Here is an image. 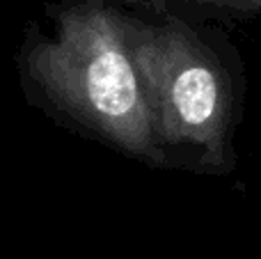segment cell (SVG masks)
Wrapping results in <instances>:
<instances>
[{
  "label": "cell",
  "mask_w": 261,
  "mask_h": 259,
  "mask_svg": "<svg viewBox=\"0 0 261 259\" xmlns=\"http://www.w3.org/2000/svg\"><path fill=\"white\" fill-rule=\"evenodd\" d=\"M28 71L60 110L108 145L153 168L167 165L122 14L96 5L67 9L53 41L32 48Z\"/></svg>",
  "instance_id": "obj_1"
},
{
  "label": "cell",
  "mask_w": 261,
  "mask_h": 259,
  "mask_svg": "<svg viewBox=\"0 0 261 259\" xmlns=\"http://www.w3.org/2000/svg\"><path fill=\"white\" fill-rule=\"evenodd\" d=\"M124 23L161 147L193 151L204 170H229L231 85L216 55L181 23Z\"/></svg>",
  "instance_id": "obj_2"
},
{
  "label": "cell",
  "mask_w": 261,
  "mask_h": 259,
  "mask_svg": "<svg viewBox=\"0 0 261 259\" xmlns=\"http://www.w3.org/2000/svg\"><path fill=\"white\" fill-rule=\"evenodd\" d=\"M193 3L208 5V7L234 9V12H243V14H261V0H193Z\"/></svg>",
  "instance_id": "obj_3"
}]
</instances>
